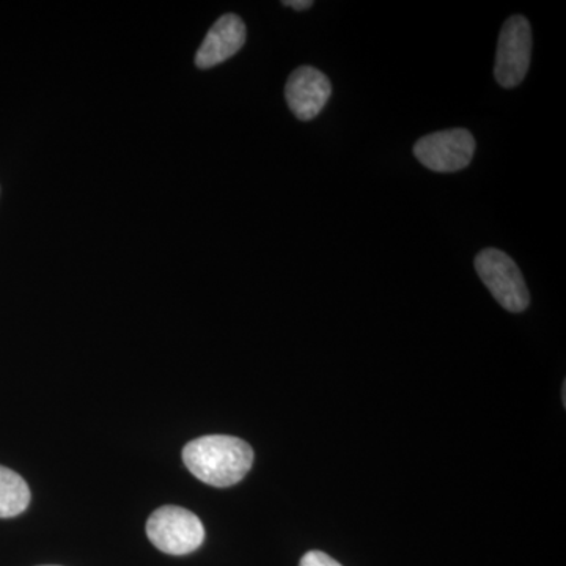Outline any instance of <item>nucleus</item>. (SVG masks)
Instances as JSON below:
<instances>
[{
  "instance_id": "nucleus-1",
  "label": "nucleus",
  "mask_w": 566,
  "mask_h": 566,
  "mask_svg": "<svg viewBox=\"0 0 566 566\" xmlns=\"http://www.w3.org/2000/svg\"><path fill=\"white\" fill-rule=\"evenodd\" d=\"M182 463L207 485L233 486L251 471L253 450L248 442L234 436H202L185 446Z\"/></svg>"
},
{
  "instance_id": "nucleus-2",
  "label": "nucleus",
  "mask_w": 566,
  "mask_h": 566,
  "mask_svg": "<svg viewBox=\"0 0 566 566\" xmlns=\"http://www.w3.org/2000/svg\"><path fill=\"white\" fill-rule=\"evenodd\" d=\"M147 535L155 547L170 556H186L202 546V521L181 506L166 505L151 513Z\"/></svg>"
},
{
  "instance_id": "nucleus-3",
  "label": "nucleus",
  "mask_w": 566,
  "mask_h": 566,
  "mask_svg": "<svg viewBox=\"0 0 566 566\" xmlns=\"http://www.w3.org/2000/svg\"><path fill=\"white\" fill-rule=\"evenodd\" d=\"M475 270L488 290L505 311L520 314L531 303V294L520 268L505 252L485 249L476 255Z\"/></svg>"
},
{
  "instance_id": "nucleus-4",
  "label": "nucleus",
  "mask_w": 566,
  "mask_h": 566,
  "mask_svg": "<svg viewBox=\"0 0 566 566\" xmlns=\"http://www.w3.org/2000/svg\"><path fill=\"white\" fill-rule=\"evenodd\" d=\"M474 153V136L461 128L428 134L415 145L417 161L438 174L465 169L472 163Z\"/></svg>"
},
{
  "instance_id": "nucleus-5",
  "label": "nucleus",
  "mask_w": 566,
  "mask_h": 566,
  "mask_svg": "<svg viewBox=\"0 0 566 566\" xmlns=\"http://www.w3.org/2000/svg\"><path fill=\"white\" fill-rule=\"evenodd\" d=\"M532 57V28L524 17L505 21L495 52L494 76L504 88H515L526 77Z\"/></svg>"
},
{
  "instance_id": "nucleus-6",
  "label": "nucleus",
  "mask_w": 566,
  "mask_h": 566,
  "mask_svg": "<svg viewBox=\"0 0 566 566\" xmlns=\"http://www.w3.org/2000/svg\"><path fill=\"white\" fill-rule=\"evenodd\" d=\"M333 85L326 74L314 66H300L290 74L285 85V98L294 117L311 122L318 117L329 102Z\"/></svg>"
},
{
  "instance_id": "nucleus-7",
  "label": "nucleus",
  "mask_w": 566,
  "mask_h": 566,
  "mask_svg": "<svg viewBox=\"0 0 566 566\" xmlns=\"http://www.w3.org/2000/svg\"><path fill=\"white\" fill-rule=\"evenodd\" d=\"M245 43V24L238 14L227 13L214 22L196 54L200 70L212 69L233 57Z\"/></svg>"
},
{
  "instance_id": "nucleus-8",
  "label": "nucleus",
  "mask_w": 566,
  "mask_h": 566,
  "mask_svg": "<svg viewBox=\"0 0 566 566\" xmlns=\"http://www.w3.org/2000/svg\"><path fill=\"white\" fill-rule=\"evenodd\" d=\"M31 504V490L20 474L0 465V517H14Z\"/></svg>"
},
{
  "instance_id": "nucleus-9",
  "label": "nucleus",
  "mask_w": 566,
  "mask_h": 566,
  "mask_svg": "<svg viewBox=\"0 0 566 566\" xmlns=\"http://www.w3.org/2000/svg\"><path fill=\"white\" fill-rule=\"evenodd\" d=\"M300 566H342L337 560H334L333 557L327 556V554L322 553V551H311V553L305 554L303 560H301Z\"/></svg>"
},
{
  "instance_id": "nucleus-10",
  "label": "nucleus",
  "mask_w": 566,
  "mask_h": 566,
  "mask_svg": "<svg viewBox=\"0 0 566 566\" xmlns=\"http://www.w3.org/2000/svg\"><path fill=\"white\" fill-rule=\"evenodd\" d=\"M283 6L292 7V9L297 11H303L311 9V7L314 6V2H312V0H285Z\"/></svg>"
}]
</instances>
